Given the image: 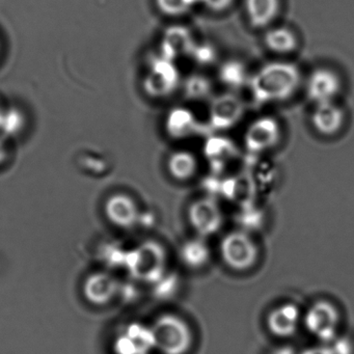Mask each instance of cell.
I'll use <instances>...</instances> for the list:
<instances>
[{
    "instance_id": "cell-18",
    "label": "cell",
    "mask_w": 354,
    "mask_h": 354,
    "mask_svg": "<svg viewBox=\"0 0 354 354\" xmlns=\"http://www.w3.org/2000/svg\"><path fill=\"white\" fill-rule=\"evenodd\" d=\"M204 3L214 11H223L231 6L232 0H204Z\"/></svg>"
},
{
    "instance_id": "cell-8",
    "label": "cell",
    "mask_w": 354,
    "mask_h": 354,
    "mask_svg": "<svg viewBox=\"0 0 354 354\" xmlns=\"http://www.w3.org/2000/svg\"><path fill=\"white\" fill-rule=\"evenodd\" d=\"M345 113L335 102L315 104L312 124L315 130L325 136L337 134L343 127Z\"/></svg>"
},
{
    "instance_id": "cell-1",
    "label": "cell",
    "mask_w": 354,
    "mask_h": 354,
    "mask_svg": "<svg viewBox=\"0 0 354 354\" xmlns=\"http://www.w3.org/2000/svg\"><path fill=\"white\" fill-rule=\"evenodd\" d=\"M301 74L293 64L275 62L263 66L250 80V90L263 103L291 98L299 88Z\"/></svg>"
},
{
    "instance_id": "cell-19",
    "label": "cell",
    "mask_w": 354,
    "mask_h": 354,
    "mask_svg": "<svg viewBox=\"0 0 354 354\" xmlns=\"http://www.w3.org/2000/svg\"><path fill=\"white\" fill-rule=\"evenodd\" d=\"M300 354H331L328 346L326 344H323L321 346H315V347L308 348Z\"/></svg>"
},
{
    "instance_id": "cell-3",
    "label": "cell",
    "mask_w": 354,
    "mask_h": 354,
    "mask_svg": "<svg viewBox=\"0 0 354 354\" xmlns=\"http://www.w3.org/2000/svg\"><path fill=\"white\" fill-rule=\"evenodd\" d=\"M304 321L306 329L323 344L328 343L337 335L339 314L330 302H315L304 314Z\"/></svg>"
},
{
    "instance_id": "cell-7",
    "label": "cell",
    "mask_w": 354,
    "mask_h": 354,
    "mask_svg": "<svg viewBox=\"0 0 354 354\" xmlns=\"http://www.w3.org/2000/svg\"><path fill=\"white\" fill-rule=\"evenodd\" d=\"M301 321L299 308L294 304H283L269 313L267 326L271 333L279 337H288L297 331Z\"/></svg>"
},
{
    "instance_id": "cell-6",
    "label": "cell",
    "mask_w": 354,
    "mask_h": 354,
    "mask_svg": "<svg viewBox=\"0 0 354 354\" xmlns=\"http://www.w3.org/2000/svg\"><path fill=\"white\" fill-rule=\"evenodd\" d=\"M161 348L169 353H177L189 345L190 335L183 323L175 319H165L159 322L154 335Z\"/></svg>"
},
{
    "instance_id": "cell-4",
    "label": "cell",
    "mask_w": 354,
    "mask_h": 354,
    "mask_svg": "<svg viewBox=\"0 0 354 354\" xmlns=\"http://www.w3.org/2000/svg\"><path fill=\"white\" fill-rule=\"evenodd\" d=\"M281 140L279 122L270 117H263L252 122L245 133V146L250 152L258 154L274 148Z\"/></svg>"
},
{
    "instance_id": "cell-17",
    "label": "cell",
    "mask_w": 354,
    "mask_h": 354,
    "mask_svg": "<svg viewBox=\"0 0 354 354\" xmlns=\"http://www.w3.org/2000/svg\"><path fill=\"white\" fill-rule=\"evenodd\" d=\"M330 350L331 354H353L354 347L352 342L346 337H333L330 342L326 343Z\"/></svg>"
},
{
    "instance_id": "cell-14",
    "label": "cell",
    "mask_w": 354,
    "mask_h": 354,
    "mask_svg": "<svg viewBox=\"0 0 354 354\" xmlns=\"http://www.w3.org/2000/svg\"><path fill=\"white\" fill-rule=\"evenodd\" d=\"M169 169L180 179L192 177L196 171V158L189 153H177L171 157Z\"/></svg>"
},
{
    "instance_id": "cell-9",
    "label": "cell",
    "mask_w": 354,
    "mask_h": 354,
    "mask_svg": "<svg viewBox=\"0 0 354 354\" xmlns=\"http://www.w3.org/2000/svg\"><path fill=\"white\" fill-rule=\"evenodd\" d=\"M192 223L196 229L205 235L215 233L223 223V213L217 203L212 200H202L192 209Z\"/></svg>"
},
{
    "instance_id": "cell-15",
    "label": "cell",
    "mask_w": 354,
    "mask_h": 354,
    "mask_svg": "<svg viewBox=\"0 0 354 354\" xmlns=\"http://www.w3.org/2000/svg\"><path fill=\"white\" fill-rule=\"evenodd\" d=\"M183 256L188 264L201 266L208 260L209 250L204 242L194 241L185 246Z\"/></svg>"
},
{
    "instance_id": "cell-12",
    "label": "cell",
    "mask_w": 354,
    "mask_h": 354,
    "mask_svg": "<svg viewBox=\"0 0 354 354\" xmlns=\"http://www.w3.org/2000/svg\"><path fill=\"white\" fill-rule=\"evenodd\" d=\"M213 119L221 126H231L239 120L242 115V104L233 96L219 99L213 109Z\"/></svg>"
},
{
    "instance_id": "cell-10",
    "label": "cell",
    "mask_w": 354,
    "mask_h": 354,
    "mask_svg": "<svg viewBox=\"0 0 354 354\" xmlns=\"http://www.w3.org/2000/svg\"><path fill=\"white\" fill-rule=\"evenodd\" d=\"M279 12V0H246V13L254 28H266L272 24Z\"/></svg>"
},
{
    "instance_id": "cell-13",
    "label": "cell",
    "mask_w": 354,
    "mask_h": 354,
    "mask_svg": "<svg viewBox=\"0 0 354 354\" xmlns=\"http://www.w3.org/2000/svg\"><path fill=\"white\" fill-rule=\"evenodd\" d=\"M109 215L120 225H130L136 218V207L130 198L126 196H115L107 206Z\"/></svg>"
},
{
    "instance_id": "cell-16",
    "label": "cell",
    "mask_w": 354,
    "mask_h": 354,
    "mask_svg": "<svg viewBox=\"0 0 354 354\" xmlns=\"http://www.w3.org/2000/svg\"><path fill=\"white\" fill-rule=\"evenodd\" d=\"M88 288V293L91 298L95 300H105L109 297L115 289V286L109 277H97L91 279Z\"/></svg>"
},
{
    "instance_id": "cell-11",
    "label": "cell",
    "mask_w": 354,
    "mask_h": 354,
    "mask_svg": "<svg viewBox=\"0 0 354 354\" xmlns=\"http://www.w3.org/2000/svg\"><path fill=\"white\" fill-rule=\"evenodd\" d=\"M267 48L279 55H288L297 48V37L288 28H271L265 34Z\"/></svg>"
},
{
    "instance_id": "cell-2",
    "label": "cell",
    "mask_w": 354,
    "mask_h": 354,
    "mask_svg": "<svg viewBox=\"0 0 354 354\" xmlns=\"http://www.w3.org/2000/svg\"><path fill=\"white\" fill-rule=\"evenodd\" d=\"M221 254L227 266L238 271L252 268L258 260V248L252 238L243 231L225 236L221 243Z\"/></svg>"
},
{
    "instance_id": "cell-20",
    "label": "cell",
    "mask_w": 354,
    "mask_h": 354,
    "mask_svg": "<svg viewBox=\"0 0 354 354\" xmlns=\"http://www.w3.org/2000/svg\"><path fill=\"white\" fill-rule=\"evenodd\" d=\"M270 354H297L294 351L293 348L289 347V346H281V347L277 348L273 350Z\"/></svg>"
},
{
    "instance_id": "cell-21",
    "label": "cell",
    "mask_w": 354,
    "mask_h": 354,
    "mask_svg": "<svg viewBox=\"0 0 354 354\" xmlns=\"http://www.w3.org/2000/svg\"><path fill=\"white\" fill-rule=\"evenodd\" d=\"M3 157H5V150H3V147L0 144V161L3 160Z\"/></svg>"
},
{
    "instance_id": "cell-5",
    "label": "cell",
    "mask_w": 354,
    "mask_h": 354,
    "mask_svg": "<svg viewBox=\"0 0 354 354\" xmlns=\"http://www.w3.org/2000/svg\"><path fill=\"white\" fill-rule=\"evenodd\" d=\"M342 82L339 75L333 70L319 68L308 76L306 94L315 103L333 102L341 91Z\"/></svg>"
}]
</instances>
